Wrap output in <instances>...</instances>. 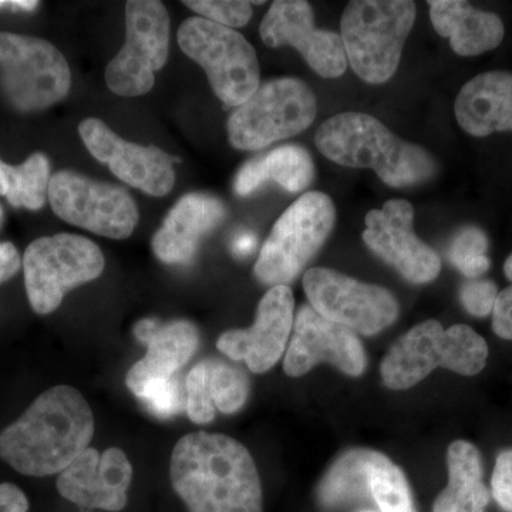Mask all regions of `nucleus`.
I'll use <instances>...</instances> for the list:
<instances>
[{
    "instance_id": "nucleus-1",
    "label": "nucleus",
    "mask_w": 512,
    "mask_h": 512,
    "mask_svg": "<svg viewBox=\"0 0 512 512\" xmlns=\"http://www.w3.org/2000/svg\"><path fill=\"white\" fill-rule=\"evenodd\" d=\"M171 483L190 512H262L251 453L224 434L192 433L171 456Z\"/></svg>"
},
{
    "instance_id": "nucleus-2",
    "label": "nucleus",
    "mask_w": 512,
    "mask_h": 512,
    "mask_svg": "<svg viewBox=\"0 0 512 512\" xmlns=\"http://www.w3.org/2000/svg\"><path fill=\"white\" fill-rule=\"evenodd\" d=\"M93 433L89 403L82 393L62 384L40 394L0 433V458L25 476H53L89 448Z\"/></svg>"
},
{
    "instance_id": "nucleus-3",
    "label": "nucleus",
    "mask_w": 512,
    "mask_h": 512,
    "mask_svg": "<svg viewBox=\"0 0 512 512\" xmlns=\"http://www.w3.org/2000/svg\"><path fill=\"white\" fill-rule=\"evenodd\" d=\"M315 140L320 153L333 163L370 168L390 187L426 183L437 173L430 153L394 136L369 114L349 111L330 117L319 127Z\"/></svg>"
},
{
    "instance_id": "nucleus-4",
    "label": "nucleus",
    "mask_w": 512,
    "mask_h": 512,
    "mask_svg": "<svg viewBox=\"0 0 512 512\" xmlns=\"http://www.w3.org/2000/svg\"><path fill=\"white\" fill-rule=\"evenodd\" d=\"M416 13V3L410 0H355L346 6L340 37L360 79L370 84L392 79Z\"/></svg>"
},
{
    "instance_id": "nucleus-5",
    "label": "nucleus",
    "mask_w": 512,
    "mask_h": 512,
    "mask_svg": "<svg viewBox=\"0 0 512 512\" xmlns=\"http://www.w3.org/2000/svg\"><path fill=\"white\" fill-rule=\"evenodd\" d=\"M316 113L318 101L308 84L295 77L269 80L229 117V143L237 150H261L301 134Z\"/></svg>"
},
{
    "instance_id": "nucleus-6",
    "label": "nucleus",
    "mask_w": 512,
    "mask_h": 512,
    "mask_svg": "<svg viewBox=\"0 0 512 512\" xmlns=\"http://www.w3.org/2000/svg\"><path fill=\"white\" fill-rule=\"evenodd\" d=\"M335 221L330 197L323 192H306L276 221L256 261V278L272 288L291 284L323 247Z\"/></svg>"
},
{
    "instance_id": "nucleus-7",
    "label": "nucleus",
    "mask_w": 512,
    "mask_h": 512,
    "mask_svg": "<svg viewBox=\"0 0 512 512\" xmlns=\"http://www.w3.org/2000/svg\"><path fill=\"white\" fill-rule=\"evenodd\" d=\"M177 36L181 50L205 70L212 90L225 106L239 107L258 90V56L237 30L191 18L181 25Z\"/></svg>"
},
{
    "instance_id": "nucleus-8",
    "label": "nucleus",
    "mask_w": 512,
    "mask_h": 512,
    "mask_svg": "<svg viewBox=\"0 0 512 512\" xmlns=\"http://www.w3.org/2000/svg\"><path fill=\"white\" fill-rule=\"evenodd\" d=\"M103 269V252L90 239L73 234L36 239L23 256L30 306L39 315H49L67 292L99 278Z\"/></svg>"
},
{
    "instance_id": "nucleus-9",
    "label": "nucleus",
    "mask_w": 512,
    "mask_h": 512,
    "mask_svg": "<svg viewBox=\"0 0 512 512\" xmlns=\"http://www.w3.org/2000/svg\"><path fill=\"white\" fill-rule=\"evenodd\" d=\"M72 74L47 40L0 32V90L16 109L42 110L70 92Z\"/></svg>"
},
{
    "instance_id": "nucleus-10",
    "label": "nucleus",
    "mask_w": 512,
    "mask_h": 512,
    "mask_svg": "<svg viewBox=\"0 0 512 512\" xmlns=\"http://www.w3.org/2000/svg\"><path fill=\"white\" fill-rule=\"evenodd\" d=\"M126 26V43L107 66L106 82L119 96H143L153 89L156 72L167 63L170 15L163 2L130 0Z\"/></svg>"
},
{
    "instance_id": "nucleus-11",
    "label": "nucleus",
    "mask_w": 512,
    "mask_h": 512,
    "mask_svg": "<svg viewBox=\"0 0 512 512\" xmlns=\"http://www.w3.org/2000/svg\"><path fill=\"white\" fill-rule=\"evenodd\" d=\"M303 288L319 315L360 335H377L399 316V302L392 292L333 269H309Z\"/></svg>"
},
{
    "instance_id": "nucleus-12",
    "label": "nucleus",
    "mask_w": 512,
    "mask_h": 512,
    "mask_svg": "<svg viewBox=\"0 0 512 512\" xmlns=\"http://www.w3.org/2000/svg\"><path fill=\"white\" fill-rule=\"evenodd\" d=\"M49 201L57 217L111 239L130 237L138 221L136 202L124 188L72 171L50 178Z\"/></svg>"
},
{
    "instance_id": "nucleus-13",
    "label": "nucleus",
    "mask_w": 512,
    "mask_h": 512,
    "mask_svg": "<svg viewBox=\"0 0 512 512\" xmlns=\"http://www.w3.org/2000/svg\"><path fill=\"white\" fill-rule=\"evenodd\" d=\"M414 211L406 200H390L366 215L363 241L413 284H429L440 274L439 255L413 231Z\"/></svg>"
},
{
    "instance_id": "nucleus-14",
    "label": "nucleus",
    "mask_w": 512,
    "mask_h": 512,
    "mask_svg": "<svg viewBox=\"0 0 512 512\" xmlns=\"http://www.w3.org/2000/svg\"><path fill=\"white\" fill-rule=\"evenodd\" d=\"M259 33L265 45L272 49L295 47L320 77L336 79L346 72L348 57L342 37L330 30L315 28V16L308 2L278 0L272 3Z\"/></svg>"
},
{
    "instance_id": "nucleus-15",
    "label": "nucleus",
    "mask_w": 512,
    "mask_h": 512,
    "mask_svg": "<svg viewBox=\"0 0 512 512\" xmlns=\"http://www.w3.org/2000/svg\"><path fill=\"white\" fill-rule=\"evenodd\" d=\"M328 362L349 376L366 369V353L353 330L323 318L312 306H302L293 320V333L285 355V373L299 377L318 363Z\"/></svg>"
},
{
    "instance_id": "nucleus-16",
    "label": "nucleus",
    "mask_w": 512,
    "mask_h": 512,
    "mask_svg": "<svg viewBox=\"0 0 512 512\" xmlns=\"http://www.w3.org/2000/svg\"><path fill=\"white\" fill-rule=\"evenodd\" d=\"M79 134L92 156L109 165L124 183L153 197H164L173 190V158L160 148L128 143L97 119L84 120Z\"/></svg>"
},
{
    "instance_id": "nucleus-17",
    "label": "nucleus",
    "mask_w": 512,
    "mask_h": 512,
    "mask_svg": "<svg viewBox=\"0 0 512 512\" xmlns=\"http://www.w3.org/2000/svg\"><path fill=\"white\" fill-rule=\"evenodd\" d=\"M295 299L289 286H275L259 302L254 325L222 333L218 349L254 373L268 372L284 355L293 329Z\"/></svg>"
},
{
    "instance_id": "nucleus-18",
    "label": "nucleus",
    "mask_w": 512,
    "mask_h": 512,
    "mask_svg": "<svg viewBox=\"0 0 512 512\" xmlns=\"http://www.w3.org/2000/svg\"><path fill=\"white\" fill-rule=\"evenodd\" d=\"M131 478L133 467L119 448H109L101 456L87 448L60 473L57 490L80 507L117 512L126 507Z\"/></svg>"
},
{
    "instance_id": "nucleus-19",
    "label": "nucleus",
    "mask_w": 512,
    "mask_h": 512,
    "mask_svg": "<svg viewBox=\"0 0 512 512\" xmlns=\"http://www.w3.org/2000/svg\"><path fill=\"white\" fill-rule=\"evenodd\" d=\"M225 215L227 208L218 198L200 192L185 195L154 235V254L165 264H188L201 238L218 227Z\"/></svg>"
},
{
    "instance_id": "nucleus-20",
    "label": "nucleus",
    "mask_w": 512,
    "mask_h": 512,
    "mask_svg": "<svg viewBox=\"0 0 512 512\" xmlns=\"http://www.w3.org/2000/svg\"><path fill=\"white\" fill-rule=\"evenodd\" d=\"M454 111L458 124L470 136L512 131V73L478 74L458 93Z\"/></svg>"
},
{
    "instance_id": "nucleus-21",
    "label": "nucleus",
    "mask_w": 512,
    "mask_h": 512,
    "mask_svg": "<svg viewBox=\"0 0 512 512\" xmlns=\"http://www.w3.org/2000/svg\"><path fill=\"white\" fill-rule=\"evenodd\" d=\"M429 6L434 29L450 39L457 55H483L503 42L504 23L495 13L483 12L460 0H433Z\"/></svg>"
},
{
    "instance_id": "nucleus-22",
    "label": "nucleus",
    "mask_w": 512,
    "mask_h": 512,
    "mask_svg": "<svg viewBox=\"0 0 512 512\" xmlns=\"http://www.w3.org/2000/svg\"><path fill=\"white\" fill-rule=\"evenodd\" d=\"M200 343L198 330L187 320L161 323L147 340V353L127 373L126 384L134 396L154 380L177 375L195 355Z\"/></svg>"
},
{
    "instance_id": "nucleus-23",
    "label": "nucleus",
    "mask_w": 512,
    "mask_h": 512,
    "mask_svg": "<svg viewBox=\"0 0 512 512\" xmlns=\"http://www.w3.org/2000/svg\"><path fill=\"white\" fill-rule=\"evenodd\" d=\"M444 329L437 320L414 326L394 343L382 363V379L389 389L406 390L441 366V336Z\"/></svg>"
},
{
    "instance_id": "nucleus-24",
    "label": "nucleus",
    "mask_w": 512,
    "mask_h": 512,
    "mask_svg": "<svg viewBox=\"0 0 512 512\" xmlns=\"http://www.w3.org/2000/svg\"><path fill=\"white\" fill-rule=\"evenodd\" d=\"M315 177L311 154L301 146H281L248 161L235 177V192L247 197L266 181H276L289 192L308 188Z\"/></svg>"
},
{
    "instance_id": "nucleus-25",
    "label": "nucleus",
    "mask_w": 512,
    "mask_h": 512,
    "mask_svg": "<svg viewBox=\"0 0 512 512\" xmlns=\"http://www.w3.org/2000/svg\"><path fill=\"white\" fill-rule=\"evenodd\" d=\"M448 485L434 503L433 512H485L490 491L483 483V464L476 447L454 441L447 451Z\"/></svg>"
},
{
    "instance_id": "nucleus-26",
    "label": "nucleus",
    "mask_w": 512,
    "mask_h": 512,
    "mask_svg": "<svg viewBox=\"0 0 512 512\" xmlns=\"http://www.w3.org/2000/svg\"><path fill=\"white\" fill-rule=\"evenodd\" d=\"M372 451L356 448L336 460L319 484L318 500L323 507H345L372 497L369 478Z\"/></svg>"
},
{
    "instance_id": "nucleus-27",
    "label": "nucleus",
    "mask_w": 512,
    "mask_h": 512,
    "mask_svg": "<svg viewBox=\"0 0 512 512\" xmlns=\"http://www.w3.org/2000/svg\"><path fill=\"white\" fill-rule=\"evenodd\" d=\"M8 181V201L13 207L40 210L49 198L50 164L45 154L36 153L25 163L3 165Z\"/></svg>"
},
{
    "instance_id": "nucleus-28",
    "label": "nucleus",
    "mask_w": 512,
    "mask_h": 512,
    "mask_svg": "<svg viewBox=\"0 0 512 512\" xmlns=\"http://www.w3.org/2000/svg\"><path fill=\"white\" fill-rule=\"evenodd\" d=\"M369 478L370 491L380 512H416L406 476L390 458L372 451Z\"/></svg>"
},
{
    "instance_id": "nucleus-29",
    "label": "nucleus",
    "mask_w": 512,
    "mask_h": 512,
    "mask_svg": "<svg viewBox=\"0 0 512 512\" xmlns=\"http://www.w3.org/2000/svg\"><path fill=\"white\" fill-rule=\"evenodd\" d=\"M488 359V346L466 325H454L441 336V367L463 376L478 375Z\"/></svg>"
},
{
    "instance_id": "nucleus-30",
    "label": "nucleus",
    "mask_w": 512,
    "mask_h": 512,
    "mask_svg": "<svg viewBox=\"0 0 512 512\" xmlns=\"http://www.w3.org/2000/svg\"><path fill=\"white\" fill-rule=\"evenodd\" d=\"M208 384H210L215 409L220 410L221 413L238 412L247 403L249 394L247 376L227 363L208 359Z\"/></svg>"
},
{
    "instance_id": "nucleus-31",
    "label": "nucleus",
    "mask_w": 512,
    "mask_h": 512,
    "mask_svg": "<svg viewBox=\"0 0 512 512\" xmlns=\"http://www.w3.org/2000/svg\"><path fill=\"white\" fill-rule=\"evenodd\" d=\"M488 239L477 227H466L454 237L450 261L467 278L477 279L490 268L487 256Z\"/></svg>"
},
{
    "instance_id": "nucleus-32",
    "label": "nucleus",
    "mask_w": 512,
    "mask_h": 512,
    "mask_svg": "<svg viewBox=\"0 0 512 512\" xmlns=\"http://www.w3.org/2000/svg\"><path fill=\"white\" fill-rule=\"evenodd\" d=\"M138 399L143 400L148 412L160 419H170L187 409V390L180 375L148 383Z\"/></svg>"
},
{
    "instance_id": "nucleus-33",
    "label": "nucleus",
    "mask_w": 512,
    "mask_h": 512,
    "mask_svg": "<svg viewBox=\"0 0 512 512\" xmlns=\"http://www.w3.org/2000/svg\"><path fill=\"white\" fill-rule=\"evenodd\" d=\"M187 413L194 423L207 424L214 420L215 406L208 384V360L197 363L185 380Z\"/></svg>"
},
{
    "instance_id": "nucleus-34",
    "label": "nucleus",
    "mask_w": 512,
    "mask_h": 512,
    "mask_svg": "<svg viewBox=\"0 0 512 512\" xmlns=\"http://www.w3.org/2000/svg\"><path fill=\"white\" fill-rule=\"evenodd\" d=\"M188 6L202 18L225 28H241L252 16L251 2L242 0H185Z\"/></svg>"
},
{
    "instance_id": "nucleus-35",
    "label": "nucleus",
    "mask_w": 512,
    "mask_h": 512,
    "mask_svg": "<svg viewBox=\"0 0 512 512\" xmlns=\"http://www.w3.org/2000/svg\"><path fill=\"white\" fill-rule=\"evenodd\" d=\"M498 293L500 292L494 282L470 279L461 288L460 298L468 313L477 318H485L493 313Z\"/></svg>"
},
{
    "instance_id": "nucleus-36",
    "label": "nucleus",
    "mask_w": 512,
    "mask_h": 512,
    "mask_svg": "<svg viewBox=\"0 0 512 512\" xmlns=\"http://www.w3.org/2000/svg\"><path fill=\"white\" fill-rule=\"evenodd\" d=\"M491 491L498 505L504 511L512 512V448L497 458L491 478Z\"/></svg>"
},
{
    "instance_id": "nucleus-37",
    "label": "nucleus",
    "mask_w": 512,
    "mask_h": 512,
    "mask_svg": "<svg viewBox=\"0 0 512 512\" xmlns=\"http://www.w3.org/2000/svg\"><path fill=\"white\" fill-rule=\"evenodd\" d=\"M493 329L500 338L512 340V285L498 293L493 311Z\"/></svg>"
},
{
    "instance_id": "nucleus-38",
    "label": "nucleus",
    "mask_w": 512,
    "mask_h": 512,
    "mask_svg": "<svg viewBox=\"0 0 512 512\" xmlns=\"http://www.w3.org/2000/svg\"><path fill=\"white\" fill-rule=\"evenodd\" d=\"M29 501L15 484H0V512H28Z\"/></svg>"
},
{
    "instance_id": "nucleus-39",
    "label": "nucleus",
    "mask_w": 512,
    "mask_h": 512,
    "mask_svg": "<svg viewBox=\"0 0 512 512\" xmlns=\"http://www.w3.org/2000/svg\"><path fill=\"white\" fill-rule=\"evenodd\" d=\"M22 261L15 245L0 242V284L12 278L19 271Z\"/></svg>"
},
{
    "instance_id": "nucleus-40",
    "label": "nucleus",
    "mask_w": 512,
    "mask_h": 512,
    "mask_svg": "<svg viewBox=\"0 0 512 512\" xmlns=\"http://www.w3.org/2000/svg\"><path fill=\"white\" fill-rule=\"evenodd\" d=\"M256 245V239L252 234H241L235 238L234 244H232V251L237 256H247L254 251Z\"/></svg>"
},
{
    "instance_id": "nucleus-41",
    "label": "nucleus",
    "mask_w": 512,
    "mask_h": 512,
    "mask_svg": "<svg viewBox=\"0 0 512 512\" xmlns=\"http://www.w3.org/2000/svg\"><path fill=\"white\" fill-rule=\"evenodd\" d=\"M39 6V2L36 0H15V2H5V0H0V9L2 8H10V9H18V10H35Z\"/></svg>"
},
{
    "instance_id": "nucleus-42",
    "label": "nucleus",
    "mask_w": 512,
    "mask_h": 512,
    "mask_svg": "<svg viewBox=\"0 0 512 512\" xmlns=\"http://www.w3.org/2000/svg\"><path fill=\"white\" fill-rule=\"evenodd\" d=\"M3 165H5V163H2V161H0V195L8 194V181H6V175L5 170H3Z\"/></svg>"
},
{
    "instance_id": "nucleus-43",
    "label": "nucleus",
    "mask_w": 512,
    "mask_h": 512,
    "mask_svg": "<svg viewBox=\"0 0 512 512\" xmlns=\"http://www.w3.org/2000/svg\"><path fill=\"white\" fill-rule=\"evenodd\" d=\"M504 272L505 276L512 282V255L505 261Z\"/></svg>"
},
{
    "instance_id": "nucleus-44",
    "label": "nucleus",
    "mask_w": 512,
    "mask_h": 512,
    "mask_svg": "<svg viewBox=\"0 0 512 512\" xmlns=\"http://www.w3.org/2000/svg\"><path fill=\"white\" fill-rule=\"evenodd\" d=\"M2 222H3V211H2V207H0V225H2Z\"/></svg>"
},
{
    "instance_id": "nucleus-45",
    "label": "nucleus",
    "mask_w": 512,
    "mask_h": 512,
    "mask_svg": "<svg viewBox=\"0 0 512 512\" xmlns=\"http://www.w3.org/2000/svg\"><path fill=\"white\" fill-rule=\"evenodd\" d=\"M360 512H372V511H360Z\"/></svg>"
}]
</instances>
